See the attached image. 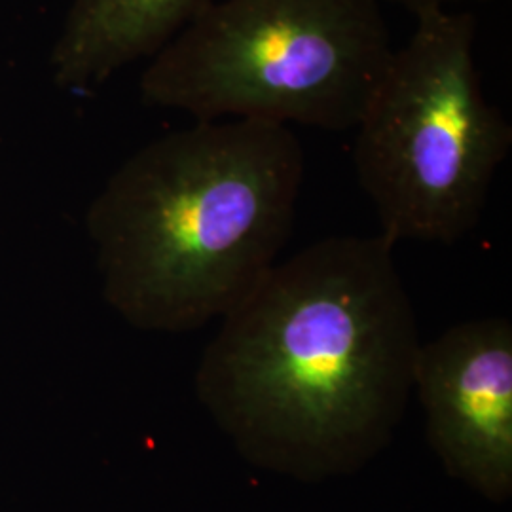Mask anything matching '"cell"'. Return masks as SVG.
<instances>
[{"label":"cell","instance_id":"obj_1","mask_svg":"<svg viewBox=\"0 0 512 512\" xmlns=\"http://www.w3.org/2000/svg\"><path fill=\"white\" fill-rule=\"evenodd\" d=\"M384 236H332L220 319L196 397L239 454L302 480L348 475L399 429L421 340Z\"/></svg>","mask_w":512,"mask_h":512},{"label":"cell","instance_id":"obj_7","mask_svg":"<svg viewBox=\"0 0 512 512\" xmlns=\"http://www.w3.org/2000/svg\"><path fill=\"white\" fill-rule=\"evenodd\" d=\"M378 2L403 6L406 12H410L414 18H418L421 14H427L433 10H450L452 6L463 4V2H492V0H378Z\"/></svg>","mask_w":512,"mask_h":512},{"label":"cell","instance_id":"obj_3","mask_svg":"<svg viewBox=\"0 0 512 512\" xmlns=\"http://www.w3.org/2000/svg\"><path fill=\"white\" fill-rule=\"evenodd\" d=\"M378 0H211L141 74L194 122L355 128L393 54Z\"/></svg>","mask_w":512,"mask_h":512},{"label":"cell","instance_id":"obj_2","mask_svg":"<svg viewBox=\"0 0 512 512\" xmlns=\"http://www.w3.org/2000/svg\"><path fill=\"white\" fill-rule=\"evenodd\" d=\"M304 169L293 129L256 120L194 122L135 150L86 211L110 310L160 334L220 321L277 264Z\"/></svg>","mask_w":512,"mask_h":512},{"label":"cell","instance_id":"obj_5","mask_svg":"<svg viewBox=\"0 0 512 512\" xmlns=\"http://www.w3.org/2000/svg\"><path fill=\"white\" fill-rule=\"evenodd\" d=\"M414 389L446 471L503 501L512 488V325L471 319L421 342Z\"/></svg>","mask_w":512,"mask_h":512},{"label":"cell","instance_id":"obj_4","mask_svg":"<svg viewBox=\"0 0 512 512\" xmlns=\"http://www.w3.org/2000/svg\"><path fill=\"white\" fill-rule=\"evenodd\" d=\"M414 19L355 126L353 165L391 245H454L484 213L512 126L484 95L475 16Z\"/></svg>","mask_w":512,"mask_h":512},{"label":"cell","instance_id":"obj_6","mask_svg":"<svg viewBox=\"0 0 512 512\" xmlns=\"http://www.w3.org/2000/svg\"><path fill=\"white\" fill-rule=\"evenodd\" d=\"M211 0H71L50 54L55 86L86 93L152 59Z\"/></svg>","mask_w":512,"mask_h":512}]
</instances>
